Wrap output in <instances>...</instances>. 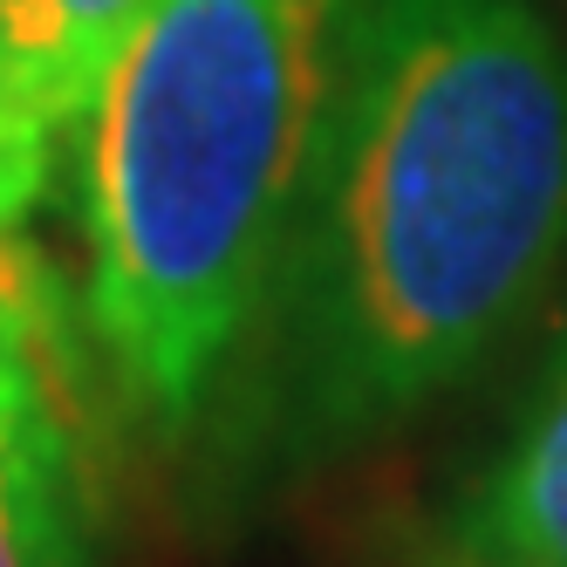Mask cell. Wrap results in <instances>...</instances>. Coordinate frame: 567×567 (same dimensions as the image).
<instances>
[{
  "mask_svg": "<svg viewBox=\"0 0 567 567\" xmlns=\"http://www.w3.org/2000/svg\"><path fill=\"white\" fill-rule=\"evenodd\" d=\"M567 260V42L534 0H349L288 226L206 403L219 478L403 431Z\"/></svg>",
  "mask_w": 567,
  "mask_h": 567,
  "instance_id": "obj_1",
  "label": "cell"
},
{
  "mask_svg": "<svg viewBox=\"0 0 567 567\" xmlns=\"http://www.w3.org/2000/svg\"><path fill=\"white\" fill-rule=\"evenodd\" d=\"M0 403H62L55 280L14 226H0Z\"/></svg>",
  "mask_w": 567,
  "mask_h": 567,
  "instance_id": "obj_6",
  "label": "cell"
},
{
  "mask_svg": "<svg viewBox=\"0 0 567 567\" xmlns=\"http://www.w3.org/2000/svg\"><path fill=\"white\" fill-rule=\"evenodd\" d=\"M452 540L472 567H567V336L513 417L506 452L472 485Z\"/></svg>",
  "mask_w": 567,
  "mask_h": 567,
  "instance_id": "obj_3",
  "label": "cell"
},
{
  "mask_svg": "<svg viewBox=\"0 0 567 567\" xmlns=\"http://www.w3.org/2000/svg\"><path fill=\"white\" fill-rule=\"evenodd\" d=\"M144 0H0V28L28 96L49 110V124H83L103 75L137 28Z\"/></svg>",
  "mask_w": 567,
  "mask_h": 567,
  "instance_id": "obj_5",
  "label": "cell"
},
{
  "mask_svg": "<svg viewBox=\"0 0 567 567\" xmlns=\"http://www.w3.org/2000/svg\"><path fill=\"white\" fill-rule=\"evenodd\" d=\"M0 567H90L62 403H0Z\"/></svg>",
  "mask_w": 567,
  "mask_h": 567,
  "instance_id": "obj_4",
  "label": "cell"
},
{
  "mask_svg": "<svg viewBox=\"0 0 567 567\" xmlns=\"http://www.w3.org/2000/svg\"><path fill=\"white\" fill-rule=\"evenodd\" d=\"M49 165H55V124L28 96L14 49H8V28H0V226H21L42 206Z\"/></svg>",
  "mask_w": 567,
  "mask_h": 567,
  "instance_id": "obj_7",
  "label": "cell"
},
{
  "mask_svg": "<svg viewBox=\"0 0 567 567\" xmlns=\"http://www.w3.org/2000/svg\"><path fill=\"white\" fill-rule=\"evenodd\" d=\"M349 0H144L83 137L90 329L144 417L192 431L288 226Z\"/></svg>",
  "mask_w": 567,
  "mask_h": 567,
  "instance_id": "obj_2",
  "label": "cell"
}]
</instances>
